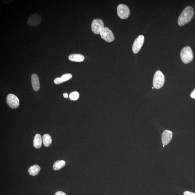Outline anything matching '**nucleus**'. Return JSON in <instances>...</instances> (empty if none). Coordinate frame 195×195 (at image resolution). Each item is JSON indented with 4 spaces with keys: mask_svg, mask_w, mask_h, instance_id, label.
Masks as SVG:
<instances>
[{
    "mask_svg": "<svg viewBox=\"0 0 195 195\" xmlns=\"http://www.w3.org/2000/svg\"><path fill=\"white\" fill-rule=\"evenodd\" d=\"M194 15V11L192 7L188 6L185 8L179 17L178 24L179 26H183L189 23Z\"/></svg>",
    "mask_w": 195,
    "mask_h": 195,
    "instance_id": "f257e3e1",
    "label": "nucleus"
},
{
    "mask_svg": "<svg viewBox=\"0 0 195 195\" xmlns=\"http://www.w3.org/2000/svg\"><path fill=\"white\" fill-rule=\"evenodd\" d=\"M182 61L185 64H188L192 61L193 55L192 51L189 46H186L182 49L180 54Z\"/></svg>",
    "mask_w": 195,
    "mask_h": 195,
    "instance_id": "f03ea898",
    "label": "nucleus"
},
{
    "mask_svg": "<svg viewBox=\"0 0 195 195\" xmlns=\"http://www.w3.org/2000/svg\"><path fill=\"white\" fill-rule=\"evenodd\" d=\"M165 78L164 74L160 71H156L153 78V86L156 89H159L164 84Z\"/></svg>",
    "mask_w": 195,
    "mask_h": 195,
    "instance_id": "7ed1b4c3",
    "label": "nucleus"
},
{
    "mask_svg": "<svg viewBox=\"0 0 195 195\" xmlns=\"http://www.w3.org/2000/svg\"><path fill=\"white\" fill-rule=\"evenodd\" d=\"M117 13L120 19H125L129 16L130 9L126 5L120 4L117 7Z\"/></svg>",
    "mask_w": 195,
    "mask_h": 195,
    "instance_id": "20e7f679",
    "label": "nucleus"
},
{
    "mask_svg": "<svg viewBox=\"0 0 195 195\" xmlns=\"http://www.w3.org/2000/svg\"><path fill=\"white\" fill-rule=\"evenodd\" d=\"M101 38L108 42H112L115 39L114 35L111 30L106 27L101 31L100 33Z\"/></svg>",
    "mask_w": 195,
    "mask_h": 195,
    "instance_id": "39448f33",
    "label": "nucleus"
},
{
    "mask_svg": "<svg viewBox=\"0 0 195 195\" xmlns=\"http://www.w3.org/2000/svg\"><path fill=\"white\" fill-rule=\"evenodd\" d=\"M91 26L92 31L96 34H100L101 31L104 28V22L100 19L94 20Z\"/></svg>",
    "mask_w": 195,
    "mask_h": 195,
    "instance_id": "423d86ee",
    "label": "nucleus"
},
{
    "mask_svg": "<svg viewBox=\"0 0 195 195\" xmlns=\"http://www.w3.org/2000/svg\"><path fill=\"white\" fill-rule=\"evenodd\" d=\"M144 37L143 35L138 36L135 40L132 46L133 52L134 54L138 53L143 45Z\"/></svg>",
    "mask_w": 195,
    "mask_h": 195,
    "instance_id": "0eeeda50",
    "label": "nucleus"
},
{
    "mask_svg": "<svg viewBox=\"0 0 195 195\" xmlns=\"http://www.w3.org/2000/svg\"><path fill=\"white\" fill-rule=\"evenodd\" d=\"M7 102L8 105L12 109H16L19 105V100L15 95L10 94L8 95Z\"/></svg>",
    "mask_w": 195,
    "mask_h": 195,
    "instance_id": "6e6552de",
    "label": "nucleus"
},
{
    "mask_svg": "<svg viewBox=\"0 0 195 195\" xmlns=\"http://www.w3.org/2000/svg\"><path fill=\"white\" fill-rule=\"evenodd\" d=\"M42 18L40 15L37 13L33 14L29 17L27 21L28 25L31 26H37L40 24Z\"/></svg>",
    "mask_w": 195,
    "mask_h": 195,
    "instance_id": "1a4fd4ad",
    "label": "nucleus"
},
{
    "mask_svg": "<svg viewBox=\"0 0 195 195\" xmlns=\"http://www.w3.org/2000/svg\"><path fill=\"white\" fill-rule=\"evenodd\" d=\"M172 131L166 130L163 131L161 136V141L163 145H167L171 141L172 138Z\"/></svg>",
    "mask_w": 195,
    "mask_h": 195,
    "instance_id": "9d476101",
    "label": "nucleus"
},
{
    "mask_svg": "<svg viewBox=\"0 0 195 195\" xmlns=\"http://www.w3.org/2000/svg\"><path fill=\"white\" fill-rule=\"evenodd\" d=\"M31 84L33 89L35 91H38L40 88V84L39 77L37 74H33L31 77Z\"/></svg>",
    "mask_w": 195,
    "mask_h": 195,
    "instance_id": "9b49d317",
    "label": "nucleus"
},
{
    "mask_svg": "<svg viewBox=\"0 0 195 195\" xmlns=\"http://www.w3.org/2000/svg\"><path fill=\"white\" fill-rule=\"evenodd\" d=\"M72 76L70 74H63L61 77H58L54 80V82L56 84H59L63 82L67 81L72 78Z\"/></svg>",
    "mask_w": 195,
    "mask_h": 195,
    "instance_id": "f8f14e48",
    "label": "nucleus"
},
{
    "mask_svg": "<svg viewBox=\"0 0 195 195\" xmlns=\"http://www.w3.org/2000/svg\"><path fill=\"white\" fill-rule=\"evenodd\" d=\"M70 61L75 62H81L85 59L84 57L80 54H72L69 55V57Z\"/></svg>",
    "mask_w": 195,
    "mask_h": 195,
    "instance_id": "ddd939ff",
    "label": "nucleus"
},
{
    "mask_svg": "<svg viewBox=\"0 0 195 195\" xmlns=\"http://www.w3.org/2000/svg\"><path fill=\"white\" fill-rule=\"evenodd\" d=\"M42 138L40 134H36L33 140V145L35 148H40L42 146Z\"/></svg>",
    "mask_w": 195,
    "mask_h": 195,
    "instance_id": "4468645a",
    "label": "nucleus"
},
{
    "mask_svg": "<svg viewBox=\"0 0 195 195\" xmlns=\"http://www.w3.org/2000/svg\"><path fill=\"white\" fill-rule=\"evenodd\" d=\"M40 170V167L38 165L35 164L29 168L28 172L30 175L35 176L38 175Z\"/></svg>",
    "mask_w": 195,
    "mask_h": 195,
    "instance_id": "2eb2a0df",
    "label": "nucleus"
},
{
    "mask_svg": "<svg viewBox=\"0 0 195 195\" xmlns=\"http://www.w3.org/2000/svg\"><path fill=\"white\" fill-rule=\"evenodd\" d=\"M43 142L44 146L47 147L50 146L52 142V139L50 135L44 134L42 137Z\"/></svg>",
    "mask_w": 195,
    "mask_h": 195,
    "instance_id": "dca6fc26",
    "label": "nucleus"
},
{
    "mask_svg": "<svg viewBox=\"0 0 195 195\" xmlns=\"http://www.w3.org/2000/svg\"><path fill=\"white\" fill-rule=\"evenodd\" d=\"M66 165V162L64 161H57L53 165V168L54 170H59Z\"/></svg>",
    "mask_w": 195,
    "mask_h": 195,
    "instance_id": "f3484780",
    "label": "nucleus"
},
{
    "mask_svg": "<svg viewBox=\"0 0 195 195\" xmlns=\"http://www.w3.org/2000/svg\"><path fill=\"white\" fill-rule=\"evenodd\" d=\"M79 97V94L77 91H74L71 93L69 98L71 100L73 101L77 100Z\"/></svg>",
    "mask_w": 195,
    "mask_h": 195,
    "instance_id": "a211bd4d",
    "label": "nucleus"
},
{
    "mask_svg": "<svg viewBox=\"0 0 195 195\" xmlns=\"http://www.w3.org/2000/svg\"><path fill=\"white\" fill-rule=\"evenodd\" d=\"M184 195H195V193L191 191H186L184 193Z\"/></svg>",
    "mask_w": 195,
    "mask_h": 195,
    "instance_id": "6ab92c4d",
    "label": "nucleus"
},
{
    "mask_svg": "<svg viewBox=\"0 0 195 195\" xmlns=\"http://www.w3.org/2000/svg\"><path fill=\"white\" fill-rule=\"evenodd\" d=\"M55 195H66L64 192L62 191H58L55 194Z\"/></svg>",
    "mask_w": 195,
    "mask_h": 195,
    "instance_id": "aec40b11",
    "label": "nucleus"
},
{
    "mask_svg": "<svg viewBox=\"0 0 195 195\" xmlns=\"http://www.w3.org/2000/svg\"><path fill=\"white\" fill-rule=\"evenodd\" d=\"M191 98L195 99V89L192 91L191 94Z\"/></svg>",
    "mask_w": 195,
    "mask_h": 195,
    "instance_id": "412c9836",
    "label": "nucleus"
},
{
    "mask_svg": "<svg viewBox=\"0 0 195 195\" xmlns=\"http://www.w3.org/2000/svg\"><path fill=\"white\" fill-rule=\"evenodd\" d=\"M2 1V2L5 3V4H10V3L13 2L14 1Z\"/></svg>",
    "mask_w": 195,
    "mask_h": 195,
    "instance_id": "4be33fe9",
    "label": "nucleus"
},
{
    "mask_svg": "<svg viewBox=\"0 0 195 195\" xmlns=\"http://www.w3.org/2000/svg\"><path fill=\"white\" fill-rule=\"evenodd\" d=\"M63 96L65 98H67L68 97V94L67 93H64L63 94Z\"/></svg>",
    "mask_w": 195,
    "mask_h": 195,
    "instance_id": "5701e85b",
    "label": "nucleus"
},
{
    "mask_svg": "<svg viewBox=\"0 0 195 195\" xmlns=\"http://www.w3.org/2000/svg\"><path fill=\"white\" fill-rule=\"evenodd\" d=\"M164 146H165V145H163V147H164Z\"/></svg>",
    "mask_w": 195,
    "mask_h": 195,
    "instance_id": "b1692460",
    "label": "nucleus"
}]
</instances>
